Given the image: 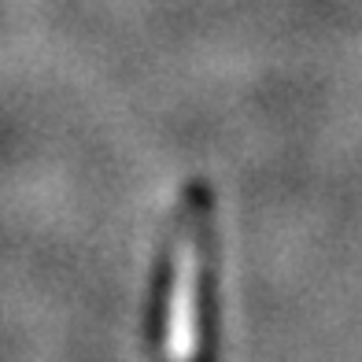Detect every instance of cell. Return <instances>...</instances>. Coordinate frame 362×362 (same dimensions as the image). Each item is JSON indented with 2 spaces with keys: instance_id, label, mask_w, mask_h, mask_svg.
<instances>
[{
  "instance_id": "1",
  "label": "cell",
  "mask_w": 362,
  "mask_h": 362,
  "mask_svg": "<svg viewBox=\"0 0 362 362\" xmlns=\"http://www.w3.org/2000/svg\"><path fill=\"white\" fill-rule=\"evenodd\" d=\"M211 237V196L204 185L185 192L174 233V270L167 296V325H163V358L196 362L200 351V281Z\"/></svg>"
}]
</instances>
